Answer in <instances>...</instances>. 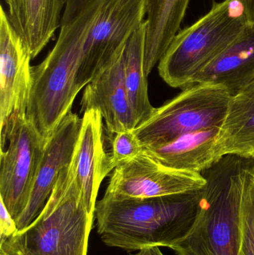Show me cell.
<instances>
[{
  "mask_svg": "<svg viewBox=\"0 0 254 255\" xmlns=\"http://www.w3.org/2000/svg\"><path fill=\"white\" fill-rule=\"evenodd\" d=\"M201 190L145 199L104 193L95 205L97 232L105 245L128 251L171 249L192 229Z\"/></svg>",
  "mask_w": 254,
  "mask_h": 255,
  "instance_id": "6da1fadb",
  "label": "cell"
},
{
  "mask_svg": "<svg viewBox=\"0 0 254 255\" xmlns=\"http://www.w3.org/2000/svg\"><path fill=\"white\" fill-rule=\"evenodd\" d=\"M253 157L228 154L201 172L198 214L190 232L173 246L177 255H240V209Z\"/></svg>",
  "mask_w": 254,
  "mask_h": 255,
  "instance_id": "7a4b0ae2",
  "label": "cell"
},
{
  "mask_svg": "<svg viewBox=\"0 0 254 255\" xmlns=\"http://www.w3.org/2000/svg\"><path fill=\"white\" fill-rule=\"evenodd\" d=\"M107 0H92L73 21L61 27L46 58L33 67V83L26 115L45 141L71 112L81 90L78 85L85 40Z\"/></svg>",
  "mask_w": 254,
  "mask_h": 255,
  "instance_id": "3957f363",
  "label": "cell"
},
{
  "mask_svg": "<svg viewBox=\"0 0 254 255\" xmlns=\"http://www.w3.org/2000/svg\"><path fill=\"white\" fill-rule=\"evenodd\" d=\"M94 218L86 210L70 163L61 171L34 221L0 241V255H87Z\"/></svg>",
  "mask_w": 254,
  "mask_h": 255,
  "instance_id": "277c9868",
  "label": "cell"
},
{
  "mask_svg": "<svg viewBox=\"0 0 254 255\" xmlns=\"http://www.w3.org/2000/svg\"><path fill=\"white\" fill-rule=\"evenodd\" d=\"M249 22L238 0L213 1L198 21L177 32L158 64L171 88H185L244 31Z\"/></svg>",
  "mask_w": 254,
  "mask_h": 255,
  "instance_id": "5b68a950",
  "label": "cell"
},
{
  "mask_svg": "<svg viewBox=\"0 0 254 255\" xmlns=\"http://www.w3.org/2000/svg\"><path fill=\"white\" fill-rule=\"evenodd\" d=\"M232 96L223 87L194 84L159 108L134 130L143 148L158 146L186 133L220 128Z\"/></svg>",
  "mask_w": 254,
  "mask_h": 255,
  "instance_id": "8992f818",
  "label": "cell"
},
{
  "mask_svg": "<svg viewBox=\"0 0 254 255\" xmlns=\"http://www.w3.org/2000/svg\"><path fill=\"white\" fill-rule=\"evenodd\" d=\"M46 142L26 113L14 115L1 130L0 201L15 221L29 202Z\"/></svg>",
  "mask_w": 254,
  "mask_h": 255,
  "instance_id": "52a82bcc",
  "label": "cell"
},
{
  "mask_svg": "<svg viewBox=\"0 0 254 255\" xmlns=\"http://www.w3.org/2000/svg\"><path fill=\"white\" fill-rule=\"evenodd\" d=\"M146 16V0H107L84 45L77 79L81 91L124 52Z\"/></svg>",
  "mask_w": 254,
  "mask_h": 255,
  "instance_id": "ba28073f",
  "label": "cell"
},
{
  "mask_svg": "<svg viewBox=\"0 0 254 255\" xmlns=\"http://www.w3.org/2000/svg\"><path fill=\"white\" fill-rule=\"evenodd\" d=\"M205 182L201 173L167 167L143 151L114 169L105 194L140 199L160 197L201 190Z\"/></svg>",
  "mask_w": 254,
  "mask_h": 255,
  "instance_id": "9c48e42d",
  "label": "cell"
},
{
  "mask_svg": "<svg viewBox=\"0 0 254 255\" xmlns=\"http://www.w3.org/2000/svg\"><path fill=\"white\" fill-rule=\"evenodd\" d=\"M31 55L0 7V129L26 113L33 83Z\"/></svg>",
  "mask_w": 254,
  "mask_h": 255,
  "instance_id": "30bf717a",
  "label": "cell"
},
{
  "mask_svg": "<svg viewBox=\"0 0 254 255\" xmlns=\"http://www.w3.org/2000/svg\"><path fill=\"white\" fill-rule=\"evenodd\" d=\"M82 124V119L70 112L46 140L29 202L16 221L18 231L31 224L41 212L61 171L71 163Z\"/></svg>",
  "mask_w": 254,
  "mask_h": 255,
  "instance_id": "8fae6325",
  "label": "cell"
},
{
  "mask_svg": "<svg viewBox=\"0 0 254 255\" xmlns=\"http://www.w3.org/2000/svg\"><path fill=\"white\" fill-rule=\"evenodd\" d=\"M123 54L85 87L81 102L82 112H100L111 137L119 132L134 130L139 126L125 88Z\"/></svg>",
  "mask_w": 254,
  "mask_h": 255,
  "instance_id": "7c38bea8",
  "label": "cell"
},
{
  "mask_svg": "<svg viewBox=\"0 0 254 255\" xmlns=\"http://www.w3.org/2000/svg\"><path fill=\"white\" fill-rule=\"evenodd\" d=\"M104 120L100 112L86 111L71 164L89 214L95 217L98 190L111 172L108 153L104 150Z\"/></svg>",
  "mask_w": 254,
  "mask_h": 255,
  "instance_id": "4fadbf2b",
  "label": "cell"
},
{
  "mask_svg": "<svg viewBox=\"0 0 254 255\" xmlns=\"http://www.w3.org/2000/svg\"><path fill=\"white\" fill-rule=\"evenodd\" d=\"M5 2L9 21L33 59L61 27L67 0H5Z\"/></svg>",
  "mask_w": 254,
  "mask_h": 255,
  "instance_id": "5bb4252c",
  "label": "cell"
},
{
  "mask_svg": "<svg viewBox=\"0 0 254 255\" xmlns=\"http://www.w3.org/2000/svg\"><path fill=\"white\" fill-rule=\"evenodd\" d=\"M219 129L207 128L186 133L143 152L167 167L201 173L222 158L217 145Z\"/></svg>",
  "mask_w": 254,
  "mask_h": 255,
  "instance_id": "9a60e30c",
  "label": "cell"
},
{
  "mask_svg": "<svg viewBox=\"0 0 254 255\" xmlns=\"http://www.w3.org/2000/svg\"><path fill=\"white\" fill-rule=\"evenodd\" d=\"M254 82V23L192 80V85L210 83L236 95Z\"/></svg>",
  "mask_w": 254,
  "mask_h": 255,
  "instance_id": "2e32d148",
  "label": "cell"
},
{
  "mask_svg": "<svg viewBox=\"0 0 254 255\" xmlns=\"http://www.w3.org/2000/svg\"><path fill=\"white\" fill-rule=\"evenodd\" d=\"M190 0H146L144 67L149 76L180 28Z\"/></svg>",
  "mask_w": 254,
  "mask_h": 255,
  "instance_id": "e0dca14e",
  "label": "cell"
},
{
  "mask_svg": "<svg viewBox=\"0 0 254 255\" xmlns=\"http://www.w3.org/2000/svg\"><path fill=\"white\" fill-rule=\"evenodd\" d=\"M217 145L222 157L254 154V82L231 97L228 112L219 129Z\"/></svg>",
  "mask_w": 254,
  "mask_h": 255,
  "instance_id": "ac0fdd59",
  "label": "cell"
},
{
  "mask_svg": "<svg viewBox=\"0 0 254 255\" xmlns=\"http://www.w3.org/2000/svg\"><path fill=\"white\" fill-rule=\"evenodd\" d=\"M146 22L130 37L123 54L124 80L130 103L139 125L147 121L155 111L148 90V76L145 71Z\"/></svg>",
  "mask_w": 254,
  "mask_h": 255,
  "instance_id": "d6986e66",
  "label": "cell"
},
{
  "mask_svg": "<svg viewBox=\"0 0 254 255\" xmlns=\"http://www.w3.org/2000/svg\"><path fill=\"white\" fill-rule=\"evenodd\" d=\"M240 255H254V172L248 178L242 199Z\"/></svg>",
  "mask_w": 254,
  "mask_h": 255,
  "instance_id": "ffe728a7",
  "label": "cell"
},
{
  "mask_svg": "<svg viewBox=\"0 0 254 255\" xmlns=\"http://www.w3.org/2000/svg\"><path fill=\"white\" fill-rule=\"evenodd\" d=\"M111 151L108 153L109 164L112 171L121 163L132 160L143 151L134 130H124L112 137Z\"/></svg>",
  "mask_w": 254,
  "mask_h": 255,
  "instance_id": "44dd1931",
  "label": "cell"
},
{
  "mask_svg": "<svg viewBox=\"0 0 254 255\" xmlns=\"http://www.w3.org/2000/svg\"><path fill=\"white\" fill-rule=\"evenodd\" d=\"M16 221L0 201V241L7 239L17 232Z\"/></svg>",
  "mask_w": 254,
  "mask_h": 255,
  "instance_id": "7402d4cb",
  "label": "cell"
},
{
  "mask_svg": "<svg viewBox=\"0 0 254 255\" xmlns=\"http://www.w3.org/2000/svg\"><path fill=\"white\" fill-rule=\"evenodd\" d=\"M92 0H67L63 14L61 26L67 25L77 17Z\"/></svg>",
  "mask_w": 254,
  "mask_h": 255,
  "instance_id": "603a6c76",
  "label": "cell"
},
{
  "mask_svg": "<svg viewBox=\"0 0 254 255\" xmlns=\"http://www.w3.org/2000/svg\"><path fill=\"white\" fill-rule=\"evenodd\" d=\"M244 9L249 23H254V0H238Z\"/></svg>",
  "mask_w": 254,
  "mask_h": 255,
  "instance_id": "cb8c5ba5",
  "label": "cell"
},
{
  "mask_svg": "<svg viewBox=\"0 0 254 255\" xmlns=\"http://www.w3.org/2000/svg\"><path fill=\"white\" fill-rule=\"evenodd\" d=\"M131 255H164L160 250V247H152L138 250L136 254Z\"/></svg>",
  "mask_w": 254,
  "mask_h": 255,
  "instance_id": "d4e9b609",
  "label": "cell"
},
{
  "mask_svg": "<svg viewBox=\"0 0 254 255\" xmlns=\"http://www.w3.org/2000/svg\"><path fill=\"white\" fill-rule=\"evenodd\" d=\"M252 157H253V158L254 159V154H253V155H252Z\"/></svg>",
  "mask_w": 254,
  "mask_h": 255,
  "instance_id": "484cf974",
  "label": "cell"
}]
</instances>
